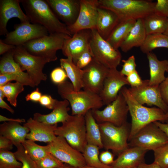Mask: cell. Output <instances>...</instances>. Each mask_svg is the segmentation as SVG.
<instances>
[{
	"mask_svg": "<svg viewBox=\"0 0 168 168\" xmlns=\"http://www.w3.org/2000/svg\"><path fill=\"white\" fill-rule=\"evenodd\" d=\"M21 3L30 22L43 26L49 34L60 33L71 36L72 35L67 26L58 19L46 0H21Z\"/></svg>",
	"mask_w": 168,
	"mask_h": 168,
	"instance_id": "cell-1",
	"label": "cell"
},
{
	"mask_svg": "<svg viewBox=\"0 0 168 168\" xmlns=\"http://www.w3.org/2000/svg\"><path fill=\"white\" fill-rule=\"evenodd\" d=\"M120 91L128 106L131 119V130L128 141L140 129L147 124L155 121L162 123L166 119V113L158 107L144 106L138 102L124 86Z\"/></svg>",
	"mask_w": 168,
	"mask_h": 168,
	"instance_id": "cell-2",
	"label": "cell"
},
{
	"mask_svg": "<svg viewBox=\"0 0 168 168\" xmlns=\"http://www.w3.org/2000/svg\"><path fill=\"white\" fill-rule=\"evenodd\" d=\"M57 90L60 96L69 102L72 115L84 116L89 111L99 109L104 105L98 94L84 90L76 91L69 82L58 85Z\"/></svg>",
	"mask_w": 168,
	"mask_h": 168,
	"instance_id": "cell-3",
	"label": "cell"
},
{
	"mask_svg": "<svg viewBox=\"0 0 168 168\" xmlns=\"http://www.w3.org/2000/svg\"><path fill=\"white\" fill-rule=\"evenodd\" d=\"M99 6L111 10L120 21L143 19L154 12L155 2L145 0H98Z\"/></svg>",
	"mask_w": 168,
	"mask_h": 168,
	"instance_id": "cell-4",
	"label": "cell"
},
{
	"mask_svg": "<svg viewBox=\"0 0 168 168\" xmlns=\"http://www.w3.org/2000/svg\"><path fill=\"white\" fill-rule=\"evenodd\" d=\"M70 37L63 33L50 34L30 41L22 46L30 54L49 62L57 59V51L62 49L66 41Z\"/></svg>",
	"mask_w": 168,
	"mask_h": 168,
	"instance_id": "cell-5",
	"label": "cell"
},
{
	"mask_svg": "<svg viewBox=\"0 0 168 168\" xmlns=\"http://www.w3.org/2000/svg\"><path fill=\"white\" fill-rule=\"evenodd\" d=\"M98 124L103 148L106 150H111L118 156L129 147L131 123L127 122L119 126L108 122Z\"/></svg>",
	"mask_w": 168,
	"mask_h": 168,
	"instance_id": "cell-6",
	"label": "cell"
},
{
	"mask_svg": "<svg viewBox=\"0 0 168 168\" xmlns=\"http://www.w3.org/2000/svg\"><path fill=\"white\" fill-rule=\"evenodd\" d=\"M62 124L56 129L55 135L64 138L71 146L82 153L87 144L84 116L70 115Z\"/></svg>",
	"mask_w": 168,
	"mask_h": 168,
	"instance_id": "cell-7",
	"label": "cell"
},
{
	"mask_svg": "<svg viewBox=\"0 0 168 168\" xmlns=\"http://www.w3.org/2000/svg\"><path fill=\"white\" fill-rule=\"evenodd\" d=\"M91 31L90 47L93 58L108 68H117L121 60L120 52L102 38L96 29Z\"/></svg>",
	"mask_w": 168,
	"mask_h": 168,
	"instance_id": "cell-8",
	"label": "cell"
},
{
	"mask_svg": "<svg viewBox=\"0 0 168 168\" xmlns=\"http://www.w3.org/2000/svg\"><path fill=\"white\" fill-rule=\"evenodd\" d=\"M13 57L22 70L26 71L35 86L46 80L47 76L43 69L45 64L49 62L47 60L30 54L22 45L16 46Z\"/></svg>",
	"mask_w": 168,
	"mask_h": 168,
	"instance_id": "cell-9",
	"label": "cell"
},
{
	"mask_svg": "<svg viewBox=\"0 0 168 168\" xmlns=\"http://www.w3.org/2000/svg\"><path fill=\"white\" fill-rule=\"evenodd\" d=\"M91 111L98 123L108 122L119 126L127 122L128 108L120 91L116 99L103 110L95 109Z\"/></svg>",
	"mask_w": 168,
	"mask_h": 168,
	"instance_id": "cell-10",
	"label": "cell"
},
{
	"mask_svg": "<svg viewBox=\"0 0 168 168\" xmlns=\"http://www.w3.org/2000/svg\"><path fill=\"white\" fill-rule=\"evenodd\" d=\"M168 142L165 133L154 122L140 129L128 141L129 147H138L152 150Z\"/></svg>",
	"mask_w": 168,
	"mask_h": 168,
	"instance_id": "cell-11",
	"label": "cell"
},
{
	"mask_svg": "<svg viewBox=\"0 0 168 168\" xmlns=\"http://www.w3.org/2000/svg\"><path fill=\"white\" fill-rule=\"evenodd\" d=\"M47 146L49 152L64 163L74 168L86 166L82 153L71 146L62 137L56 136Z\"/></svg>",
	"mask_w": 168,
	"mask_h": 168,
	"instance_id": "cell-12",
	"label": "cell"
},
{
	"mask_svg": "<svg viewBox=\"0 0 168 168\" xmlns=\"http://www.w3.org/2000/svg\"><path fill=\"white\" fill-rule=\"evenodd\" d=\"M14 28V30L6 35L3 41L15 46L22 45L30 41L49 34L48 30L43 26L29 22L16 24Z\"/></svg>",
	"mask_w": 168,
	"mask_h": 168,
	"instance_id": "cell-13",
	"label": "cell"
},
{
	"mask_svg": "<svg viewBox=\"0 0 168 168\" xmlns=\"http://www.w3.org/2000/svg\"><path fill=\"white\" fill-rule=\"evenodd\" d=\"M80 4L76 21L72 25L67 26L72 35L81 30L96 29L98 0H80Z\"/></svg>",
	"mask_w": 168,
	"mask_h": 168,
	"instance_id": "cell-14",
	"label": "cell"
},
{
	"mask_svg": "<svg viewBox=\"0 0 168 168\" xmlns=\"http://www.w3.org/2000/svg\"><path fill=\"white\" fill-rule=\"evenodd\" d=\"M159 86L150 85L149 79H147L144 80L143 84L140 86L130 87L128 89L139 103L142 105L146 104L150 106H156L166 113L168 111V105L162 98Z\"/></svg>",
	"mask_w": 168,
	"mask_h": 168,
	"instance_id": "cell-15",
	"label": "cell"
},
{
	"mask_svg": "<svg viewBox=\"0 0 168 168\" xmlns=\"http://www.w3.org/2000/svg\"><path fill=\"white\" fill-rule=\"evenodd\" d=\"M109 69L93 58L91 62L82 69L83 90L99 95Z\"/></svg>",
	"mask_w": 168,
	"mask_h": 168,
	"instance_id": "cell-16",
	"label": "cell"
},
{
	"mask_svg": "<svg viewBox=\"0 0 168 168\" xmlns=\"http://www.w3.org/2000/svg\"><path fill=\"white\" fill-rule=\"evenodd\" d=\"M129 85L126 77L117 68L109 69L99 95L104 105H107L117 98L122 87Z\"/></svg>",
	"mask_w": 168,
	"mask_h": 168,
	"instance_id": "cell-17",
	"label": "cell"
},
{
	"mask_svg": "<svg viewBox=\"0 0 168 168\" xmlns=\"http://www.w3.org/2000/svg\"><path fill=\"white\" fill-rule=\"evenodd\" d=\"M91 37V30L79 31L68 39L65 41L62 51L67 58H71L76 64L80 55L90 48Z\"/></svg>",
	"mask_w": 168,
	"mask_h": 168,
	"instance_id": "cell-18",
	"label": "cell"
},
{
	"mask_svg": "<svg viewBox=\"0 0 168 168\" xmlns=\"http://www.w3.org/2000/svg\"><path fill=\"white\" fill-rule=\"evenodd\" d=\"M58 19L67 26L73 24L78 17L80 0H46Z\"/></svg>",
	"mask_w": 168,
	"mask_h": 168,
	"instance_id": "cell-19",
	"label": "cell"
},
{
	"mask_svg": "<svg viewBox=\"0 0 168 168\" xmlns=\"http://www.w3.org/2000/svg\"><path fill=\"white\" fill-rule=\"evenodd\" d=\"M19 0H0V35H6L8 32L7 26L9 20L14 17L21 23L30 22L29 18L21 9Z\"/></svg>",
	"mask_w": 168,
	"mask_h": 168,
	"instance_id": "cell-20",
	"label": "cell"
},
{
	"mask_svg": "<svg viewBox=\"0 0 168 168\" xmlns=\"http://www.w3.org/2000/svg\"><path fill=\"white\" fill-rule=\"evenodd\" d=\"M23 125L28 128L30 131L27 135L26 139L48 143L56 137L55 131L58 127L57 124L50 125L30 118Z\"/></svg>",
	"mask_w": 168,
	"mask_h": 168,
	"instance_id": "cell-21",
	"label": "cell"
},
{
	"mask_svg": "<svg viewBox=\"0 0 168 168\" xmlns=\"http://www.w3.org/2000/svg\"><path fill=\"white\" fill-rule=\"evenodd\" d=\"M14 49L4 54L0 61V73L12 74L17 78L18 82L24 86L35 87L28 74L21 69L19 65L14 59Z\"/></svg>",
	"mask_w": 168,
	"mask_h": 168,
	"instance_id": "cell-22",
	"label": "cell"
},
{
	"mask_svg": "<svg viewBox=\"0 0 168 168\" xmlns=\"http://www.w3.org/2000/svg\"><path fill=\"white\" fill-rule=\"evenodd\" d=\"M147 151L138 147H129L118 155L111 166L112 168H135L145 162Z\"/></svg>",
	"mask_w": 168,
	"mask_h": 168,
	"instance_id": "cell-23",
	"label": "cell"
},
{
	"mask_svg": "<svg viewBox=\"0 0 168 168\" xmlns=\"http://www.w3.org/2000/svg\"><path fill=\"white\" fill-rule=\"evenodd\" d=\"M70 105L66 100H58L56 99L52 111L47 114L36 113L34 114L33 119L37 121L50 125H54L67 120L70 116L68 113Z\"/></svg>",
	"mask_w": 168,
	"mask_h": 168,
	"instance_id": "cell-24",
	"label": "cell"
},
{
	"mask_svg": "<svg viewBox=\"0 0 168 168\" xmlns=\"http://www.w3.org/2000/svg\"><path fill=\"white\" fill-rule=\"evenodd\" d=\"M120 21L118 16L111 10L98 7L96 30L104 39L106 40Z\"/></svg>",
	"mask_w": 168,
	"mask_h": 168,
	"instance_id": "cell-25",
	"label": "cell"
},
{
	"mask_svg": "<svg viewBox=\"0 0 168 168\" xmlns=\"http://www.w3.org/2000/svg\"><path fill=\"white\" fill-rule=\"evenodd\" d=\"M28 128L16 122H6L0 125V135L10 140L13 145L22 144L29 132Z\"/></svg>",
	"mask_w": 168,
	"mask_h": 168,
	"instance_id": "cell-26",
	"label": "cell"
},
{
	"mask_svg": "<svg viewBox=\"0 0 168 168\" xmlns=\"http://www.w3.org/2000/svg\"><path fill=\"white\" fill-rule=\"evenodd\" d=\"M146 54L149 68V84L151 86H159L166 78L165 73L168 67V60L160 61L152 52Z\"/></svg>",
	"mask_w": 168,
	"mask_h": 168,
	"instance_id": "cell-27",
	"label": "cell"
},
{
	"mask_svg": "<svg viewBox=\"0 0 168 168\" xmlns=\"http://www.w3.org/2000/svg\"><path fill=\"white\" fill-rule=\"evenodd\" d=\"M146 35L142 19H138L120 48L122 51L127 52L134 47H140Z\"/></svg>",
	"mask_w": 168,
	"mask_h": 168,
	"instance_id": "cell-28",
	"label": "cell"
},
{
	"mask_svg": "<svg viewBox=\"0 0 168 168\" xmlns=\"http://www.w3.org/2000/svg\"><path fill=\"white\" fill-rule=\"evenodd\" d=\"M136 20L120 21L114 29L106 40L115 49H118L134 25Z\"/></svg>",
	"mask_w": 168,
	"mask_h": 168,
	"instance_id": "cell-29",
	"label": "cell"
},
{
	"mask_svg": "<svg viewBox=\"0 0 168 168\" xmlns=\"http://www.w3.org/2000/svg\"><path fill=\"white\" fill-rule=\"evenodd\" d=\"M60 62L61 67L65 71L75 91H80L83 88V70L78 67L71 58H62Z\"/></svg>",
	"mask_w": 168,
	"mask_h": 168,
	"instance_id": "cell-30",
	"label": "cell"
},
{
	"mask_svg": "<svg viewBox=\"0 0 168 168\" xmlns=\"http://www.w3.org/2000/svg\"><path fill=\"white\" fill-rule=\"evenodd\" d=\"M86 132V139L88 144L103 148L98 124L94 118L91 110L84 115Z\"/></svg>",
	"mask_w": 168,
	"mask_h": 168,
	"instance_id": "cell-31",
	"label": "cell"
},
{
	"mask_svg": "<svg viewBox=\"0 0 168 168\" xmlns=\"http://www.w3.org/2000/svg\"><path fill=\"white\" fill-rule=\"evenodd\" d=\"M142 19L146 35L164 34L168 26V18L154 12Z\"/></svg>",
	"mask_w": 168,
	"mask_h": 168,
	"instance_id": "cell-32",
	"label": "cell"
},
{
	"mask_svg": "<svg viewBox=\"0 0 168 168\" xmlns=\"http://www.w3.org/2000/svg\"><path fill=\"white\" fill-rule=\"evenodd\" d=\"M168 49V36L163 34H152L147 35L140 47L141 51L147 54L157 48Z\"/></svg>",
	"mask_w": 168,
	"mask_h": 168,
	"instance_id": "cell-33",
	"label": "cell"
},
{
	"mask_svg": "<svg viewBox=\"0 0 168 168\" xmlns=\"http://www.w3.org/2000/svg\"><path fill=\"white\" fill-rule=\"evenodd\" d=\"M97 146L88 144L83 152L86 166L94 168H112L111 166L103 164L99 158V149Z\"/></svg>",
	"mask_w": 168,
	"mask_h": 168,
	"instance_id": "cell-34",
	"label": "cell"
},
{
	"mask_svg": "<svg viewBox=\"0 0 168 168\" xmlns=\"http://www.w3.org/2000/svg\"><path fill=\"white\" fill-rule=\"evenodd\" d=\"M22 144L27 154L35 161L42 158L49 153L47 145H40L31 140L26 139Z\"/></svg>",
	"mask_w": 168,
	"mask_h": 168,
	"instance_id": "cell-35",
	"label": "cell"
},
{
	"mask_svg": "<svg viewBox=\"0 0 168 168\" xmlns=\"http://www.w3.org/2000/svg\"><path fill=\"white\" fill-rule=\"evenodd\" d=\"M24 86L18 82H10L0 86V90L2 91L10 104L16 107L17 105V97L19 94L24 90Z\"/></svg>",
	"mask_w": 168,
	"mask_h": 168,
	"instance_id": "cell-36",
	"label": "cell"
},
{
	"mask_svg": "<svg viewBox=\"0 0 168 168\" xmlns=\"http://www.w3.org/2000/svg\"><path fill=\"white\" fill-rule=\"evenodd\" d=\"M18 161L14 153L0 149V168H21L22 164Z\"/></svg>",
	"mask_w": 168,
	"mask_h": 168,
	"instance_id": "cell-37",
	"label": "cell"
},
{
	"mask_svg": "<svg viewBox=\"0 0 168 168\" xmlns=\"http://www.w3.org/2000/svg\"><path fill=\"white\" fill-rule=\"evenodd\" d=\"M15 146L17 150L14 153L16 159L22 163L21 168H36L35 161L27 154L22 144Z\"/></svg>",
	"mask_w": 168,
	"mask_h": 168,
	"instance_id": "cell-38",
	"label": "cell"
},
{
	"mask_svg": "<svg viewBox=\"0 0 168 168\" xmlns=\"http://www.w3.org/2000/svg\"><path fill=\"white\" fill-rule=\"evenodd\" d=\"M153 151L154 161L161 168H168V142Z\"/></svg>",
	"mask_w": 168,
	"mask_h": 168,
	"instance_id": "cell-39",
	"label": "cell"
},
{
	"mask_svg": "<svg viewBox=\"0 0 168 168\" xmlns=\"http://www.w3.org/2000/svg\"><path fill=\"white\" fill-rule=\"evenodd\" d=\"M35 162L36 168H56L64 164L50 153Z\"/></svg>",
	"mask_w": 168,
	"mask_h": 168,
	"instance_id": "cell-40",
	"label": "cell"
},
{
	"mask_svg": "<svg viewBox=\"0 0 168 168\" xmlns=\"http://www.w3.org/2000/svg\"><path fill=\"white\" fill-rule=\"evenodd\" d=\"M122 61L123 64L120 72L123 75L126 77L136 70V64L134 56L132 55L127 60H123Z\"/></svg>",
	"mask_w": 168,
	"mask_h": 168,
	"instance_id": "cell-41",
	"label": "cell"
},
{
	"mask_svg": "<svg viewBox=\"0 0 168 168\" xmlns=\"http://www.w3.org/2000/svg\"><path fill=\"white\" fill-rule=\"evenodd\" d=\"M50 77L52 81L58 85L66 81L68 78L65 71L61 67L54 69L51 72Z\"/></svg>",
	"mask_w": 168,
	"mask_h": 168,
	"instance_id": "cell-42",
	"label": "cell"
},
{
	"mask_svg": "<svg viewBox=\"0 0 168 168\" xmlns=\"http://www.w3.org/2000/svg\"><path fill=\"white\" fill-rule=\"evenodd\" d=\"M93 58L90 47L83 53L78 58L76 64L79 68L83 69L92 61Z\"/></svg>",
	"mask_w": 168,
	"mask_h": 168,
	"instance_id": "cell-43",
	"label": "cell"
},
{
	"mask_svg": "<svg viewBox=\"0 0 168 168\" xmlns=\"http://www.w3.org/2000/svg\"><path fill=\"white\" fill-rule=\"evenodd\" d=\"M154 12L168 17V0H157L154 6Z\"/></svg>",
	"mask_w": 168,
	"mask_h": 168,
	"instance_id": "cell-44",
	"label": "cell"
},
{
	"mask_svg": "<svg viewBox=\"0 0 168 168\" xmlns=\"http://www.w3.org/2000/svg\"><path fill=\"white\" fill-rule=\"evenodd\" d=\"M129 85L132 87H138L141 86L144 80L142 79L136 70L126 77Z\"/></svg>",
	"mask_w": 168,
	"mask_h": 168,
	"instance_id": "cell-45",
	"label": "cell"
},
{
	"mask_svg": "<svg viewBox=\"0 0 168 168\" xmlns=\"http://www.w3.org/2000/svg\"><path fill=\"white\" fill-rule=\"evenodd\" d=\"M114 154L109 150L101 152L99 155L100 161L104 164L111 166L114 162Z\"/></svg>",
	"mask_w": 168,
	"mask_h": 168,
	"instance_id": "cell-46",
	"label": "cell"
},
{
	"mask_svg": "<svg viewBox=\"0 0 168 168\" xmlns=\"http://www.w3.org/2000/svg\"><path fill=\"white\" fill-rule=\"evenodd\" d=\"M56 100V99L53 98L50 95H44L42 96L39 102L41 105L46 108L53 110Z\"/></svg>",
	"mask_w": 168,
	"mask_h": 168,
	"instance_id": "cell-47",
	"label": "cell"
},
{
	"mask_svg": "<svg viewBox=\"0 0 168 168\" xmlns=\"http://www.w3.org/2000/svg\"><path fill=\"white\" fill-rule=\"evenodd\" d=\"M159 86L162 98L168 105V76L166 77Z\"/></svg>",
	"mask_w": 168,
	"mask_h": 168,
	"instance_id": "cell-48",
	"label": "cell"
},
{
	"mask_svg": "<svg viewBox=\"0 0 168 168\" xmlns=\"http://www.w3.org/2000/svg\"><path fill=\"white\" fill-rule=\"evenodd\" d=\"M13 143L7 138L0 135V149L10 151L13 148Z\"/></svg>",
	"mask_w": 168,
	"mask_h": 168,
	"instance_id": "cell-49",
	"label": "cell"
},
{
	"mask_svg": "<svg viewBox=\"0 0 168 168\" xmlns=\"http://www.w3.org/2000/svg\"><path fill=\"white\" fill-rule=\"evenodd\" d=\"M41 93L40 92L39 89H36L31 92L28 94L26 96V101H32L35 102L39 101L42 96Z\"/></svg>",
	"mask_w": 168,
	"mask_h": 168,
	"instance_id": "cell-50",
	"label": "cell"
},
{
	"mask_svg": "<svg viewBox=\"0 0 168 168\" xmlns=\"http://www.w3.org/2000/svg\"><path fill=\"white\" fill-rule=\"evenodd\" d=\"M12 81H17V78L14 75L9 74L0 73V86L4 85Z\"/></svg>",
	"mask_w": 168,
	"mask_h": 168,
	"instance_id": "cell-51",
	"label": "cell"
},
{
	"mask_svg": "<svg viewBox=\"0 0 168 168\" xmlns=\"http://www.w3.org/2000/svg\"><path fill=\"white\" fill-rule=\"evenodd\" d=\"M16 46L4 43L0 39V55L4 54L11 50L15 49Z\"/></svg>",
	"mask_w": 168,
	"mask_h": 168,
	"instance_id": "cell-52",
	"label": "cell"
},
{
	"mask_svg": "<svg viewBox=\"0 0 168 168\" xmlns=\"http://www.w3.org/2000/svg\"><path fill=\"white\" fill-rule=\"evenodd\" d=\"M0 122H16L20 123H25V120L24 119H12L7 118L2 115H0Z\"/></svg>",
	"mask_w": 168,
	"mask_h": 168,
	"instance_id": "cell-53",
	"label": "cell"
},
{
	"mask_svg": "<svg viewBox=\"0 0 168 168\" xmlns=\"http://www.w3.org/2000/svg\"><path fill=\"white\" fill-rule=\"evenodd\" d=\"M154 123L166 135L168 138V123H164L160 121Z\"/></svg>",
	"mask_w": 168,
	"mask_h": 168,
	"instance_id": "cell-54",
	"label": "cell"
},
{
	"mask_svg": "<svg viewBox=\"0 0 168 168\" xmlns=\"http://www.w3.org/2000/svg\"><path fill=\"white\" fill-rule=\"evenodd\" d=\"M135 168H161L160 166L156 162L154 161L150 164H147L145 162L143 163Z\"/></svg>",
	"mask_w": 168,
	"mask_h": 168,
	"instance_id": "cell-55",
	"label": "cell"
},
{
	"mask_svg": "<svg viewBox=\"0 0 168 168\" xmlns=\"http://www.w3.org/2000/svg\"><path fill=\"white\" fill-rule=\"evenodd\" d=\"M0 107L2 109H5L12 114L14 113V110L9 106L0 97Z\"/></svg>",
	"mask_w": 168,
	"mask_h": 168,
	"instance_id": "cell-56",
	"label": "cell"
},
{
	"mask_svg": "<svg viewBox=\"0 0 168 168\" xmlns=\"http://www.w3.org/2000/svg\"><path fill=\"white\" fill-rule=\"evenodd\" d=\"M74 168L68 164L66 163H64L63 165V166L58 167V168Z\"/></svg>",
	"mask_w": 168,
	"mask_h": 168,
	"instance_id": "cell-57",
	"label": "cell"
},
{
	"mask_svg": "<svg viewBox=\"0 0 168 168\" xmlns=\"http://www.w3.org/2000/svg\"><path fill=\"white\" fill-rule=\"evenodd\" d=\"M5 97V96L1 90H0V97L3 99V98Z\"/></svg>",
	"mask_w": 168,
	"mask_h": 168,
	"instance_id": "cell-58",
	"label": "cell"
},
{
	"mask_svg": "<svg viewBox=\"0 0 168 168\" xmlns=\"http://www.w3.org/2000/svg\"><path fill=\"white\" fill-rule=\"evenodd\" d=\"M164 34L168 36V26L167 28L165 31V32L164 33Z\"/></svg>",
	"mask_w": 168,
	"mask_h": 168,
	"instance_id": "cell-59",
	"label": "cell"
},
{
	"mask_svg": "<svg viewBox=\"0 0 168 168\" xmlns=\"http://www.w3.org/2000/svg\"><path fill=\"white\" fill-rule=\"evenodd\" d=\"M166 123H168V111L166 113Z\"/></svg>",
	"mask_w": 168,
	"mask_h": 168,
	"instance_id": "cell-60",
	"label": "cell"
},
{
	"mask_svg": "<svg viewBox=\"0 0 168 168\" xmlns=\"http://www.w3.org/2000/svg\"><path fill=\"white\" fill-rule=\"evenodd\" d=\"M81 168H94L91 167H89L88 166H86L84 167H82Z\"/></svg>",
	"mask_w": 168,
	"mask_h": 168,
	"instance_id": "cell-61",
	"label": "cell"
},
{
	"mask_svg": "<svg viewBox=\"0 0 168 168\" xmlns=\"http://www.w3.org/2000/svg\"><path fill=\"white\" fill-rule=\"evenodd\" d=\"M166 72H168V67H167V68L166 69Z\"/></svg>",
	"mask_w": 168,
	"mask_h": 168,
	"instance_id": "cell-62",
	"label": "cell"
}]
</instances>
